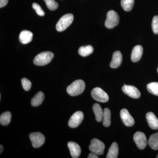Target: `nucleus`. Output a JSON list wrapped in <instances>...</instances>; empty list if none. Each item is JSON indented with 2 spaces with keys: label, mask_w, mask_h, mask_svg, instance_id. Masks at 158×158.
Instances as JSON below:
<instances>
[{
  "label": "nucleus",
  "mask_w": 158,
  "mask_h": 158,
  "mask_svg": "<svg viewBox=\"0 0 158 158\" xmlns=\"http://www.w3.org/2000/svg\"><path fill=\"white\" fill-rule=\"evenodd\" d=\"M84 113L81 111H77L74 113L69 119L68 125L69 127L74 128L79 126L84 119Z\"/></svg>",
  "instance_id": "nucleus-8"
},
{
  "label": "nucleus",
  "mask_w": 158,
  "mask_h": 158,
  "mask_svg": "<svg viewBox=\"0 0 158 158\" xmlns=\"http://www.w3.org/2000/svg\"><path fill=\"white\" fill-rule=\"evenodd\" d=\"M89 148L91 152L94 153L97 155H101L104 151L105 145L98 139L94 138L91 141Z\"/></svg>",
  "instance_id": "nucleus-5"
},
{
  "label": "nucleus",
  "mask_w": 158,
  "mask_h": 158,
  "mask_svg": "<svg viewBox=\"0 0 158 158\" xmlns=\"http://www.w3.org/2000/svg\"><path fill=\"white\" fill-rule=\"evenodd\" d=\"M88 158H98L99 157L97 155H96V154L92 152L90 153V154H89V155H88Z\"/></svg>",
  "instance_id": "nucleus-31"
},
{
  "label": "nucleus",
  "mask_w": 158,
  "mask_h": 158,
  "mask_svg": "<svg viewBox=\"0 0 158 158\" xmlns=\"http://www.w3.org/2000/svg\"><path fill=\"white\" fill-rule=\"evenodd\" d=\"M122 60L121 53L119 51H116L113 53L112 61L110 62V67L113 69L118 68L121 65Z\"/></svg>",
  "instance_id": "nucleus-13"
},
{
  "label": "nucleus",
  "mask_w": 158,
  "mask_h": 158,
  "mask_svg": "<svg viewBox=\"0 0 158 158\" xmlns=\"http://www.w3.org/2000/svg\"><path fill=\"white\" fill-rule=\"evenodd\" d=\"M0 100H1V95L0 94Z\"/></svg>",
  "instance_id": "nucleus-33"
},
{
  "label": "nucleus",
  "mask_w": 158,
  "mask_h": 158,
  "mask_svg": "<svg viewBox=\"0 0 158 158\" xmlns=\"http://www.w3.org/2000/svg\"><path fill=\"white\" fill-rule=\"evenodd\" d=\"M44 99V94L41 91H40L32 98L31 104L34 107L38 106L42 103Z\"/></svg>",
  "instance_id": "nucleus-17"
},
{
  "label": "nucleus",
  "mask_w": 158,
  "mask_h": 158,
  "mask_svg": "<svg viewBox=\"0 0 158 158\" xmlns=\"http://www.w3.org/2000/svg\"><path fill=\"white\" fill-rule=\"evenodd\" d=\"M0 147H1V152H0V154H2V153L3 151V149H4V148H3V147L2 146V144H1V145H0Z\"/></svg>",
  "instance_id": "nucleus-32"
},
{
  "label": "nucleus",
  "mask_w": 158,
  "mask_h": 158,
  "mask_svg": "<svg viewBox=\"0 0 158 158\" xmlns=\"http://www.w3.org/2000/svg\"><path fill=\"white\" fill-rule=\"evenodd\" d=\"M68 147L69 148L71 155L73 158H77L81 153V148L78 144L75 142L70 141L68 143Z\"/></svg>",
  "instance_id": "nucleus-14"
},
{
  "label": "nucleus",
  "mask_w": 158,
  "mask_h": 158,
  "mask_svg": "<svg viewBox=\"0 0 158 158\" xmlns=\"http://www.w3.org/2000/svg\"><path fill=\"white\" fill-rule=\"evenodd\" d=\"M147 89L150 93L158 96V82H152L148 84Z\"/></svg>",
  "instance_id": "nucleus-25"
},
{
  "label": "nucleus",
  "mask_w": 158,
  "mask_h": 158,
  "mask_svg": "<svg viewBox=\"0 0 158 158\" xmlns=\"http://www.w3.org/2000/svg\"><path fill=\"white\" fill-rule=\"evenodd\" d=\"M11 118V114L10 112L3 113L0 116V123L3 126H7L10 123Z\"/></svg>",
  "instance_id": "nucleus-23"
},
{
  "label": "nucleus",
  "mask_w": 158,
  "mask_h": 158,
  "mask_svg": "<svg viewBox=\"0 0 158 158\" xmlns=\"http://www.w3.org/2000/svg\"><path fill=\"white\" fill-rule=\"evenodd\" d=\"M102 121L103 125L105 127H108L111 124V112L108 108L104 110Z\"/></svg>",
  "instance_id": "nucleus-22"
},
{
  "label": "nucleus",
  "mask_w": 158,
  "mask_h": 158,
  "mask_svg": "<svg viewBox=\"0 0 158 158\" xmlns=\"http://www.w3.org/2000/svg\"><path fill=\"white\" fill-rule=\"evenodd\" d=\"M118 145L116 142H113L110 146L106 156L107 158H116L118 156Z\"/></svg>",
  "instance_id": "nucleus-19"
},
{
  "label": "nucleus",
  "mask_w": 158,
  "mask_h": 158,
  "mask_svg": "<svg viewBox=\"0 0 158 158\" xmlns=\"http://www.w3.org/2000/svg\"><path fill=\"white\" fill-rule=\"evenodd\" d=\"M23 88L26 91H28L31 89L32 84L27 79L23 78L21 80Z\"/></svg>",
  "instance_id": "nucleus-28"
},
{
  "label": "nucleus",
  "mask_w": 158,
  "mask_h": 158,
  "mask_svg": "<svg viewBox=\"0 0 158 158\" xmlns=\"http://www.w3.org/2000/svg\"><path fill=\"white\" fill-rule=\"evenodd\" d=\"M9 0H0V8L5 7L8 4Z\"/></svg>",
  "instance_id": "nucleus-30"
},
{
  "label": "nucleus",
  "mask_w": 158,
  "mask_h": 158,
  "mask_svg": "<svg viewBox=\"0 0 158 158\" xmlns=\"http://www.w3.org/2000/svg\"><path fill=\"white\" fill-rule=\"evenodd\" d=\"M93 52V48L90 45L81 47L78 50L79 55L83 57L88 56L92 54Z\"/></svg>",
  "instance_id": "nucleus-21"
},
{
  "label": "nucleus",
  "mask_w": 158,
  "mask_h": 158,
  "mask_svg": "<svg viewBox=\"0 0 158 158\" xmlns=\"http://www.w3.org/2000/svg\"><path fill=\"white\" fill-rule=\"evenodd\" d=\"M148 144L152 149L154 150L158 149V132L151 135L148 141Z\"/></svg>",
  "instance_id": "nucleus-20"
},
{
  "label": "nucleus",
  "mask_w": 158,
  "mask_h": 158,
  "mask_svg": "<svg viewBox=\"0 0 158 158\" xmlns=\"http://www.w3.org/2000/svg\"><path fill=\"white\" fill-rule=\"evenodd\" d=\"M122 89L126 94L132 98H138L141 96L140 91L135 86L125 85Z\"/></svg>",
  "instance_id": "nucleus-10"
},
{
  "label": "nucleus",
  "mask_w": 158,
  "mask_h": 158,
  "mask_svg": "<svg viewBox=\"0 0 158 158\" xmlns=\"http://www.w3.org/2000/svg\"><path fill=\"white\" fill-rule=\"evenodd\" d=\"M152 27L155 34H158V16L156 15L153 18Z\"/></svg>",
  "instance_id": "nucleus-27"
},
{
  "label": "nucleus",
  "mask_w": 158,
  "mask_h": 158,
  "mask_svg": "<svg viewBox=\"0 0 158 158\" xmlns=\"http://www.w3.org/2000/svg\"><path fill=\"white\" fill-rule=\"evenodd\" d=\"M120 118L125 125L127 127H132L135 124V119L130 115L127 110L122 109L120 111Z\"/></svg>",
  "instance_id": "nucleus-11"
},
{
  "label": "nucleus",
  "mask_w": 158,
  "mask_h": 158,
  "mask_svg": "<svg viewBox=\"0 0 158 158\" xmlns=\"http://www.w3.org/2000/svg\"><path fill=\"white\" fill-rule=\"evenodd\" d=\"M119 17L116 11L111 10L108 11L106 15L105 26L108 29H112L119 23Z\"/></svg>",
  "instance_id": "nucleus-4"
},
{
  "label": "nucleus",
  "mask_w": 158,
  "mask_h": 158,
  "mask_svg": "<svg viewBox=\"0 0 158 158\" xmlns=\"http://www.w3.org/2000/svg\"><path fill=\"white\" fill-rule=\"evenodd\" d=\"M156 158H158V154L157 155V156Z\"/></svg>",
  "instance_id": "nucleus-34"
},
{
  "label": "nucleus",
  "mask_w": 158,
  "mask_h": 158,
  "mask_svg": "<svg viewBox=\"0 0 158 158\" xmlns=\"http://www.w3.org/2000/svg\"><path fill=\"white\" fill-rule=\"evenodd\" d=\"M157 72H158V68H157Z\"/></svg>",
  "instance_id": "nucleus-35"
},
{
  "label": "nucleus",
  "mask_w": 158,
  "mask_h": 158,
  "mask_svg": "<svg viewBox=\"0 0 158 158\" xmlns=\"http://www.w3.org/2000/svg\"><path fill=\"white\" fill-rule=\"evenodd\" d=\"M143 48L141 45H136L133 48L131 55V59L134 62H138L141 59L143 54Z\"/></svg>",
  "instance_id": "nucleus-12"
},
{
  "label": "nucleus",
  "mask_w": 158,
  "mask_h": 158,
  "mask_svg": "<svg viewBox=\"0 0 158 158\" xmlns=\"http://www.w3.org/2000/svg\"><path fill=\"white\" fill-rule=\"evenodd\" d=\"M74 16L72 14H67L63 15L59 20L56 25V29L58 32L65 31L73 22Z\"/></svg>",
  "instance_id": "nucleus-3"
},
{
  "label": "nucleus",
  "mask_w": 158,
  "mask_h": 158,
  "mask_svg": "<svg viewBox=\"0 0 158 158\" xmlns=\"http://www.w3.org/2000/svg\"><path fill=\"white\" fill-rule=\"evenodd\" d=\"M32 7H33V9L35 10L36 13L38 15L41 16H44L45 13L38 4H37V3H34L32 5Z\"/></svg>",
  "instance_id": "nucleus-29"
},
{
  "label": "nucleus",
  "mask_w": 158,
  "mask_h": 158,
  "mask_svg": "<svg viewBox=\"0 0 158 158\" xmlns=\"http://www.w3.org/2000/svg\"><path fill=\"white\" fill-rule=\"evenodd\" d=\"M91 94L95 100L100 102H106L109 99L107 94L99 88H94L91 91Z\"/></svg>",
  "instance_id": "nucleus-6"
},
{
  "label": "nucleus",
  "mask_w": 158,
  "mask_h": 158,
  "mask_svg": "<svg viewBox=\"0 0 158 158\" xmlns=\"http://www.w3.org/2000/svg\"><path fill=\"white\" fill-rule=\"evenodd\" d=\"M29 137L31 139L32 146L34 148L41 147L45 142V137L40 132L31 133Z\"/></svg>",
  "instance_id": "nucleus-7"
},
{
  "label": "nucleus",
  "mask_w": 158,
  "mask_h": 158,
  "mask_svg": "<svg viewBox=\"0 0 158 158\" xmlns=\"http://www.w3.org/2000/svg\"><path fill=\"white\" fill-rule=\"evenodd\" d=\"M93 110L95 114L97 121L101 122L102 120L103 116V111L102 110L101 107L98 104H94L93 106Z\"/></svg>",
  "instance_id": "nucleus-18"
},
{
  "label": "nucleus",
  "mask_w": 158,
  "mask_h": 158,
  "mask_svg": "<svg viewBox=\"0 0 158 158\" xmlns=\"http://www.w3.org/2000/svg\"><path fill=\"white\" fill-rule=\"evenodd\" d=\"M146 118L148 126L153 130H158V119L152 112H148L146 115Z\"/></svg>",
  "instance_id": "nucleus-15"
},
{
  "label": "nucleus",
  "mask_w": 158,
  "mask_h": 158,
  "mask_svg": "<svg viewBox=\"0 0 158 158\" xmlns=\"http://www.w3.org/2000/svg\"><path fill=\"white\" fill-rule=\"evenodd\" d=\"M33 34L30 31L24 30L19 34L20 42L23 44H27L31 42L33 39Z\"/></svg>",
  "instance_id": "nucleus-16"
},
{
  "label": "nucleus",
  "mask_w": 158,
  "mask_h": 158,
  "mask_svg": "<svg viewBox=\"0 0 158 158\" xmlns=\"http://www.w3.org/2000/svg\"><path fill=\"white\" fill-rule=\"evenodd\" d=\"M54 54L51 52L40 53L35 57L34 63L38 66H43L50 63L54 58Z\"/></svg>",
  "instance_id": "nucleus-2"
},
{
  "label": "nucleus",
  "mask_w": 158,
  "mask_h": 158,
  "mask_svg": "<svg viewBox=\"0 0 158 158\" xmlns=\"http://www.w3.org/2000/svg\"><path fill=\"white\" fill-rule=\"evenodd\" d=\"M45 2L47 7L52 11H54L58 8L59 4L55 0H44Z\"/></svg>",
  "instance_id": "nucleus-26"
},
{
  "label": "nucleus",
  "mask_w": 158,
  "mask_h": 158,
  "mask_svg": "<svg viewBox=\"0 0 158 158\" xmlns=\"http://www.w3.org/2000/svg\"><path fill=\"white\" fill-rule=\"evenodd\" d=\"M85 82L81 80L75 81L67 87V93L71 96H75L81 94L85 90Z\"/></svg>",
  "instance_id": "nucleus-1"
},
{
  "label": "nucleus",
  "mask_w": 158,
  "mask_h": 158,
  "mask_svg": "<svg viewBox=\"0 0 158 158\" xmlns=\"http://www.w3.org/2000/svg\"><path fill=\"white\" fill-rule=\"evenodd\" d=\"M135 0H121L122 7L124 11H129L132 9Z\"/></svg>",
  "instance_id": "nucleus-24"
},
{
  "label": "nucleus",
  "mask_w": 158,
  "mask_h": 158,
  "mask_svg": "<svg viewBox=\"0 0 158 158\" xmlns=\"http://www.w3.org/2000/svg\"><path fill=\"white\" fill-rule=\"evenodd\" d=\"M134 140L138 148L143 150L147 145V138L144 133L138 131L134 135Z\"/></svg>",
  "instance_id": "nucleus-9"
}]
</instances>
